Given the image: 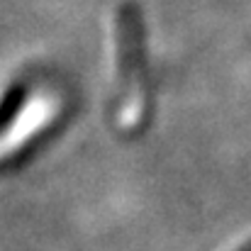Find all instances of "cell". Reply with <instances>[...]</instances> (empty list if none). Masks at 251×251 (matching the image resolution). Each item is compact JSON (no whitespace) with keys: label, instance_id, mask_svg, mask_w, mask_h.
<instances>
[{"label":"cell","instance_id":"1","mask_svg":"<svg viewBox=\"0 0 251 251\" xmlns=\"http://www.w3.org/2000/svg\"><path fill=\"white\" fill-rule=\"evenodd\" d=\"M229 251H251V237H247L244 242H239L237 247H232Z\"/></svg>","mask_w":251,"mask_h":251}]
</instances>
